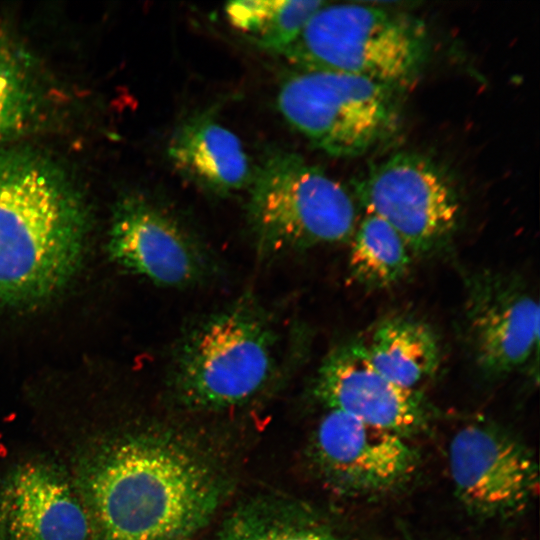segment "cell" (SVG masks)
<instances>
[{
	"label": "cell",
	"instance_id": "obj_1",
	"mask_svg": "<svg viewBox=\"0 0 540 540\" xmlns=\"http://www.w3.org/2000/svg\"><path fill=\"white\" fill-rule=\"evenodd\" d=\"M77 471L91 540H193L223 492L200 452L160 431L112 438L84 456Z\"/></svg>",
	"mask_w": 540,
	"mask_h": 540
},
{
	"label": "cell",
	"instance_id": "obj_2",
	"mask_svg": "<svg viewBox=\"0 0 540 540\" xmlns=\"http://www.w3.org/2000/svg\"><path fill=\"white\" fill-rule=\"evenodd\" d=\"M68 173L30 148L0 149V307L57 294L81 265L90 224Z\"/></svg>",
	"mask_w": 540,
	"mask_h": 540
},
{
	"label": "cell",
	"instance_id": "obj_3",
	"mask_svg": "<svg viewBox=\"0 0 540 540\" xmlns=\"http://www.w3.org/2000/svg\"><path fill=\"white\" fill-rule=\"evenodd\" d=\"M276 333L262 308L243 297L199 321L176 351L169 385L194 410L244 405L270 383L276 369Z\"/></svg>",
	"mask_w": 540,
	"mask_h": 540
},
{
	"label": "cell",
	"instance_id": "obj_4",
	"mask_svg": "<svg viewBox=\"0 0 540 540\" xmlns=\"http://www.w3.org/2000/svg\"><path fill=\"white\" fill-rule=\"evenodd\" d=\"M429 49L424 23L410 15L325 3L280 54L298 68L350 74L400 91L417 79Z\"/></svg>",
	"mask_w": 540,
	"mask_h": 540
},
{
	"label": "cell",
	"instance_id": "obj_5",
	"mask_svg": "<svg viewBox=\"0 0 540 540\" xmlns=\"http://www.w3.org/2000/svg\"><path fill=\"white\" fill-rule=\"evenodd\" d=\"M250 182L247 217L260 254L352 239L359 222L354 196L302 156L269 152Z\"/></svg>",
	"mask_w": 540,
	"mask_h": 540
},
{
	"label": "cell",
	"instance_id": "obj_6",
	"mask_svg": "<svg viewBox=\"0 0 540 540\" xmlns=\"http://www.w3.org/2000/svg\"><path fill=\"white\" fill-rule=\"evenodd\" d=\"M398 92L350 74L298 68L282 81L278 108L316 148L332 156L355 157L395 131Z\"/></svg>",
	"mask_w": 540,
	"mask_h": 540
},
{
	"label": "cell",
	"instance_id": "obj_7",
	"mask_svg": "<svg viewBox=\"0 0 540 540\" xmlns=\"http://www.w3.org/2000/svg\"><path fill=\"white\" fill-rule=\"evenodd\" d=\"M354 198L388 223L413 256H428L450 242L461 215L459 194L434 160L399 152L372 164L353 184Z\"/></svg>",
	"mask_w": 540,
	"mask_h": 540
},
{
	"label": "cell",
	"instance_id": "obj_8",
	"mask_svg": "<svg viewBox=\"0 0 540 540\" xmlns=\"http://www.w3.org/2000/svg\"><path fill=\"white\" fill-rule=\"evenodd\" d=\"M539 313L537 299L514 273L482 270L465 278L463 337L482 376L503 378L537 356Z\"/></svg>",
	"mask_w": 540,
	"mask_h": 540
},
{
	"label": "cell",
	"instance_id": "obj_9",
	"mask_svg": "<svg viewBox=\"0 0 540 540\" xmlns=\"http://www.w3.org/2000/svg\"><path fill=\"white\" fill-rule=\"evenodd\" d=\"M449 468L459 499L473 512L522 510L538 493V467L522 444L499 430L467 425L451 439Z\"/></svg>",
	"mask_w": 540,
	"mask_h": 540
},
{
	"label": "cell",
	"instance_id": "obj_10",
	"mask_svg": "<svg viewBox=\"0 0 540 540\" xmlns=\"http://www.w3.org/2000/svg\"><path fill=\"white\" fill-rule=\"evenodd\" d=\"M313 394L327 410L406 436L423 429L430 408L423 394L383 376L369 361L362 340L335 346L322 360Z\"/></svg>",
	"mask_w": 540,
	"mask_h": 540
},
{
	"label": "cell",
	"instance_id": "obj_11",
	"mask_svg": "<svg viewBox=\"0 0 540 540\" xmlns=\"http://www.w3.org/2000/svg\"><path fill=\"white\" fill-rule=\"evenodd\" d=\"M111 259L162 287L182 288L203 280V249L162 208L142 196H128L115 209L108 234Z\"/></svg>",
	"mask_w": 540,
	"mask_h": 540
},
{
	"label": "cell",
	"instance_id": "obj_12",
	"mask_svg": "<svg viewBox=\"0 0 540 540\" xmlns=\"http://www.w3.org/2000/svg\"><path fill=\"white\" fill-rule=\"evenodd\" d=\"M405 436L336 410H327L316 428V460L339 489L376 493L394 488L414 472L417 455Z\"/></svg>",
	"mask_w": 540,
	"mask_h": 540
},
{
	"label": "cell",
	"instance_id": "obj_13",
	"mask_svg": "<svg viewBox=\"0 0 540 540\" xmlns=\"http://www.w3.org/2000/svg\"><path fill=\"white\" fill-rule=\"evenodd\" d=\"M0 540H91L73 479L45 462L17 466L0 489Z\"/></svg>",
	"mask_w": 540,
	"mask_h": 540
},
{
	"label": "cell",
	"instance_id": "obj_14",
	"mask_svg": "<svg viewBox=\"0 0 540 540\" xmlns=\"http://www.w3.org/2000/svg\"><path fill=\"white\" fill-rule=\"evenodd\" d=\"M168 156L180 173L216 195L238 191L251 180L241 141L212 112L196 113L181 122L169 142Z\"/></svg>",
	"mask_w": 540,
	"mask_h": 540
},
{
	"label": "cell",
	"instance_id": "obj_15",
	"mask_svg": "<svg viewBox=\"0 0 540 540\" xmlns=\"http://www.w3.org/2000/svg\"><path fill=\"white\" fill-rule=\"evenodd\" d=\"M51 96L37 58L0 21V144L38 128L50 112Z\"/></svg>",
	"mask_w": 540,
	"mask_h": 540
},
{
	"label": "cell",
	"instance_id": "obj_16",
	"mask_svg": "<svg viewBox=\"0 0 540 540\" xmlns=\"http://www.w3.org/2000/svg\"><path fill=\"white\" fill-rule=\"evenodd\" d=\"M362 343L376 370L403 388L417 390L440 367L441 345L435 331L409 316L380 320Z\"/></svg>",
	"mask_w": 540,
	"mask_h": 540
},
{
	"label": "cell",
	"instance_id": "obj_17",
	"mask_svg": "<svg viewBox=\"0 0 540 540\" xmlns=\"http://www.w3.org/2000/svg\"><path fill=\"white\" fill-rule=\"evenodd\" d=\"M349 276L370 290L388 289L409 273L412 253L404 239L381 218L365 213L350 240Z\"/></svg>",
	"mask_w": 540,
	"mask_h": 540
},
{
	"label": "cell",
	"instance_id": "obj_18",
	"mask_svg": "<svg viewBox=\"0 0 540 540\" xmlns=\"http://www.w3.org/2000/svg\"><path fill=\"white\" fill-rule=\"evenodd\" d=\"M326 2L319 0H244L227 3L229 23L253 43L280 53Z\"/></svg>",
	"mask_w": 540,
	"mask_h": 540
},
{
	"label": "cell",
	"instance_id": "obj_19",
	"mask_svg": "<svg viewBox=\"0 0 540 540\" xmlns=\"http://www.w3.org/2000/svg\"><path fill=\"white\" fill-rule=\"evenodd\" d=\"M216 540H342L331 528L287 503L248 505L225 523Z\"/></svg>",
	"mask_w": 540,
	"mask_h": 540
}]
</instances>
